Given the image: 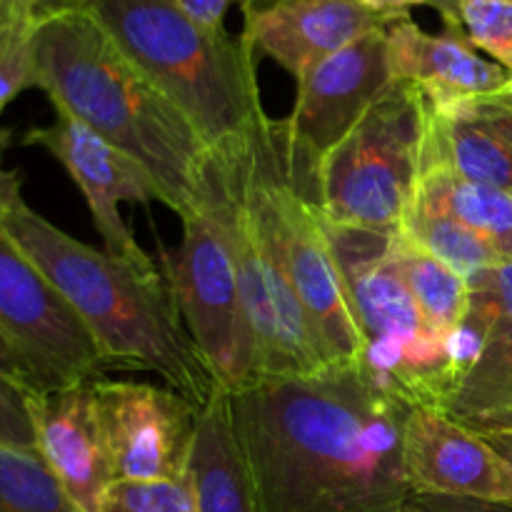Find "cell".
Here are the masks:
<instances>
[{"label":"cell","instance_id":"cell-1","mask_svg":"<svg viewBox=\"0 0 512 512\" xmlns=\"http://www.w3.org/2000/svg\"><path fill=\"white\" fill-rule=\"evenodd\" d=\"M230 398L258 512H408L403 440L415 405L363 363L265 378Z\"/></svg>","mask_w":512,"mask_h":512},{"label":"cell","instance_id":"cell-2","mask_svg":"<svg viewBox=\"0 0 512 512\" xmlns=\"http://www.w3.org/2000/svg\"><path fill=\"white\" fill-rule=\"evenodd\" d=\"M35 88L55 110L143 165L158 183L163 205L180 220L198 213L208 143L83 8L38 23Z\"/></svg>","mask_w":512,"mask_h":512},{"label":"cell","instance_id":"cell-3","mask_svg":"<svg viewBox=\"0 0 512 512\" xmlns=\"http://www.w3.org/2000/svg\"><path fill=\"white\" fill-rule=\"evenodd\" d=\"M5 223L93 338L105 365L150 370L193 405L218 383L185 330L163 275L150 278L55 228L23 198L5 208Z\"/></svg>","mask_w":512,"mask_h":512},{"label":"cell","instance_id":"cell-4","mask_svg":"<svg viewBox=\"0 0 512 512\" xmlns=\"http://www.w3.org/2000/svg\"><path fill=\"white\" fill-rule=\"evenodd\" d=\"M78 8L188 115L210 150L268 118L243 35L198 23L175 0H80Z\"/></svg>","mask_w":512,"mask_h":512},{"label":"cell","instance_id":"cell-5","mask_svg":"<svg viewBox=\"0 0 512 512\" xmlns=\"http://www.w3.org/2000/svg\"><path fill=\"white\" fill-rule=\"evenodd\" d=\"M323 228L363 333L360 363L405 403L445 410L458 375L450 368L445 335L428 328L395 265V233L350 228L325 218Z\"/></svg>","mask_w":512,"mask_h":512},{"label":"cell","instance_id":"cell-6","mask_svg":"<svg viewBox=\"0 0 512 512\" xmlns=\"http://www.w3.org/2000/svg\"><path fill=\"white\" fill-rule=\"evenodd\" d=\"M245 180L250 203L303 305L325 368L360 363L363 333L350 308L320 210L295 190L285 170L280 120L265 118L245 140Z\"/></svg>","mask_w":512,"mask_h":512},{"label":"cell","instance_id":"cell-7","mask_svg":"<svg viewBox=\"0 0 512 512\" xmlns=\"http://www.w3.org/2000/svg\"><path fill=\"white\" fill-rule=\"evenodd\" d=\"M428 133L423 90L393 80L325 158L315 208L330 223L398 233L423 178Z\"/></svg>","mask_w":512,"mask_h":512},{"label":"cell","instance_id":"cell-8","mask_svg":"<svg viewBox=\"0 0 512 512\" xmlns=\"http://www.w3.org/2000/svg\"><path fill=\"white\" fill-rule=\"evenodd\" d=\"M160 273L173 293L190 340L215 383L228 393L263 378L260 353L220 220L208 208L183 218V240L160 253Z\"/></svg>","mask_w":512,"mask_h":512},{"label":"cell","instance_id":"cell-9","mask_svg":"<svg viewBox=\"0 0 512 512\" xmlns=\"http://www.w3.org/2000/svg\"><path fill=\"white\" fill-rule=\"evenodd\" d=\"M385 28L363 35L300 75L293 113L280 120L283 160L295 190L315 205L325 158L393 83Z\"/></svg>","mask_w":512,"mask_h":512},{"label":"cell","instance_id":"cell-10","mask_svg":"<svg viewBox=\"0 0 512 512\" xmlns=\"http://www.w3.org/2000/svg\"><path fill=\"white\" fill-rule=\"evenodd\" d=\"M0 200V333L18 348L43 390L103 378L105 360L63 295L25 255Z\"/></svg>","mask_w":512,"mask_h":512},{"label":"cell","instance_id":"cell-11","mask_svg":"<svg viewBox=\"0 0 512 512\" xmlns=\"http://www.w3.org/2000/svg\"><path fill=\"white\" fill-rule=\"evenodd\" d=\"M100 438L115 480L188 478L198 405L173 388L133 380H93Z\"/></svg>","mask_w":512,"mask_h":512},{"label":"cell","instance_id":"cell-12","mask_svg":"<svg viewBox=\"0 0 512 512\" xmlns=\"http://www.w3.org/2000/svg\"><path fill=\"white\" fill-rule=\"evenodd\" d=\"M23 145L43 148L68 170L75 185L83 190L93 225L103 238V248L110 258L150 278L163 275L120 218V203L148 205L153 200L163 203L158 183L150 178L143 165L105 143L100 135L63 110H55V120L50 125L28 130Z\"/></svg>","mask_w":512,"mask_h":512},{"label":"cell","instance_id":"cell-13","mask_svg":"<svg viewBox=\"0 0 512 512\" xmlns=\"http://www.w3.org/2000/svg\"><path fill=\"white\" fill-rule=\"evenodd\" d=\"M403 455L413 493L512 505V465L445 410H410Z\"/></svg>","mask_w":512,"mask_h":512},{"label":"cell","instance_id":"cell-14","mask_svg":"<svg viewBox=\"0 0 512 512\" xmlns=\"http://www.w3.org/2000/svg\"><path fill=\"white\" fill-rule=\"evenodd\" d=\"M243 38L255 55L275 60L295 80L390 20L360 0H243Z\"/></svg>","mask_w":512,"mask_h":512},{"label":"cell","instance_id":"cell-15","mask_svg":"<svg viewBox=\"0 0 512 512\" xmlns=\"http://www.w3.org/2000/svg\"><path fill=\"white\" fill-rule=\"evenodd\" d=\"M93 380L30 393L38 453L83 512H103L115 483L93 405Z\"/></svg>","mask_w":512,"mask_h":512},{"label":"cell","instance_id":"cell-16","mask_svg":"<svg viewBox=\"0 0 512 512\" xmlns=\"http://www.w3.org/2000/svg\"><path fill=\"white\" fill-rule=\"evenodd\" d=\"M385 35L393 78L423 90L433 108L495 95L510 78V70L483 58L455 28L433 35L405 15L390 20Z\"/></svg>","mask_w":512,"mask_h":512},{"label":"cell","instance_id":"cell-17","mask_svg":"<svg viewBox=\"0 0 512 512\" xmlns=\"http://www.w3.org/2000/svg\"><path fill=\"white\" fill-rule=\"evenodd\" d=\"M512 193V108L495 95L433 108L425 165Z\"/></svg>","mask_w":512,"mask_h":512},{"label":"cell","instance_id":"cell-18","mask_svg":"<svg viewBox=\"0 0 512 512\" xmlns=\"http://www.w3.org/2000/svg\"><path fill=\"white\" fill-rule=\"evenodd\" d=\"M188 483L195 512H258L253 480L233 418V398L215 388L198 408Z\"/></svg>","mask_w":512,"mask_h":512},{"label":"cell","instance_id":"cell-19","mask_svg":"<svg viewBox=\"0 0 512 512\" xmlns=\"http://www.w3.org/2000/svg\"><path fill=\"white\" fill-rule=\"evenodd\" d=\"M418 190L478 233L500 263H512V193L468 183L443 168L423 170Z\"/></svg>","mask_w":512,"mask_h":512},{"label":"cell","instance_id":"cell-20","mask_svg":"<svg viewBox=\"0 0 512 512\" xmlns=\"http://www.w3.org/2000/svg\"><path fill=\"white\" fill-rule=\"evenodd\" d=\"M398 233L408 243L418 245L420 250L448 265L463 280L473 278L478 270L500 263L495 250L478 233H473L468 225L460 223L443 205L430 200L420 190L415 193L410 208L405 210Z\"/></svg>","mask_w":512,"mask_h":512},{"label":"cell","instance_id":"cell-21","mask_svg":"<svg viewBox=\"0 0 512 512\" xmlns=\"http://www.w3.org/2000/svg\"><path fill=\"white\" fill-rule=\"evenodd\" d=\"M393 258L428 328L443 335L458 328L470 308L468 283L400 233H395Z\"/></svg>","mask_w":512,"mask_h":512},{"label":"cell","instance_id":"cell-22","mask_svg":"<svg viewBox=\"0 0 512 512\" xmlns=\"http://www.w3.org/2000/svg\"><path fill=\"white\" fill-rule=\"evenodd\" d=\"M512 408V325L495 328L478 363L460 378L445 403L455 420Z\"/></svg>","mask_w":512,"mask_h":512},{"label":"cell","instance_id":"cell-23","mask_svg":"<svg viewBox=\"0 0 512 512\" xmlns=\"http://www.w3.org/2000/svg\"><path fill=\"white\" fill-rule=\"evenodd\" d=\"M0 512H83L35 450L0 443Z\"/></svg>","mask_w":512,"mask_h":512},{"label":"cell","instance_id":"cell-24","mask_svg":"<svg viewBox=\"0 0 512 512\" xmlns=\"http://www.w3.org/2000/svg\"><path fill=\"white\" fill-rule=\"evenodd\" d=\"M30 0H3L0 5V113L23 90L35 88V30Z\"/></svg>","mask_w":512,"mask_h":512},{"label":"cell","instance_id":"cell-25","mask_svg":"<svg viewBox=\"0 0 512 512\" xmlns=\"http://www.w3.org/2000/svg\"><path fill=\"white\" fill-rule=\"evenodd\" d=\"M445 28H455L512 73V0H450L438 8Z\"/></svg>","mask_w":512,"mask_h":512},{"label":"cell","instance_id":"cell-26","mask_svg":"<svg viewBox=\"0 0 512 512\" xmlns=\"http://www.w3.org/2000/svg\"><path fill=\"white\" fill-rule=\"evenodd\" d=\"M103 512H195V503L188 478L160 483L115 480L105 493Z\"/></svg>","mask_w":512,"mask_h":512},{"label":"cell","instance_id":"cell-27","mask_svg":"<svg viewBox=\"0 0 512 512\" xmlns=\"http://www.w3.org/2000/svg\"><path fill=\"white\" fill-rule=\"evenodd\" d=\"M30 393L33 388H25L0 375V443L38 453L33 415H30Z\"/></svg>","mask_w":512,"mask_h":512},{"label":"cell","instance_id":"cell-28","mask_svg":"<svg viewBox=\"0 0 512 512\" xmlns=\"http://www.w3.org/2000/svg\"><path fill=\"white\" fill-rule=\"evenodd\" d=\"M470 288V305L483 310L495 328L512 325V263H498L478 270L465 280Z\"/></svg>","mask_w":512,"mask_h":512},{"label":"cell","instance_id":"cell-29","mask_svg":"<svg viewBox=\"0 0 512 512\" xmlns=\"http://www.w3.org/2000/svg\"><path fill=\"white\" fill-rule=\"evenodd\" d=\"M408 512H512V505L413 493V498L408 503Z\"/></svg>","mask_w":512,"mask_h":512},{"label":"cell","instance_id":"cell-30","mask_svg":"<svg viewBox=\"0 0 512 512\" xmlns=\"http://www.w3.org/2000/svg\"><path fill=\"white\" fill-rule=\"evenodd\" d=\"M0 375L25 385V388L43 390V385H40L38 375H35L33 368H30L28 360L18 353V348H15L3 333H0Z\"/></svg>","mask_w":512,"mask_h":512},{"label":"cell","instance_id":"cell-31","mask_svg":"<svg viewBox=\"0 0 512 512\" xmlns=\"http://www.w3.org/2000/svg\"><path fill=\"white\" fill-rule=\"evenodd\" d=\"M183 10H188L198 23L208 25V28H223L225 13L230 10V5L238 3V0H175ZM243 3V0H240Z\"/></svg>","mask_w":512,"mask_h":512},{"label":"cell","instance_id":"cell-32","mask_svg":"<svg viewBox=\"0 0 512 512\" xmlns=\"http://www.w3.org/2000/svg\"><path fill=\"white\" fill-rule=\"evenodd\" d=\"M433 3L435 0H360V5L365 10H370V13L385 20L405 18V15H410V8H418V5L433 8Z\"/></svg>","mask_w":512,"mask_h":512},{"label":"cell","instance_id":"cell-33","mask_svg":"<svg viewBox=\"0 0 512 512\" xmlns=\"http://www.w3.org/2000/svg\"><path fill=\"white\" fill-rule=\"evenodd\" d=\"M468 428L478 430V433L488 435V433H512V408H503V410H493V413H483V415H473V418L460 420Z\"/></svg>","mask_w":512,"mask_h":512},{"label":"cell","instance_id":"cell-34","mask_svg":"<svg viewBox=\"0 0 512 512\" xmlns=\"http://www.w3.org/2000/svg\"><path fill=\"white\" fill-rule=\"evenodd\" d=\"M5 148H8V133H5V130H0V200H5V203H13V200L23 198V195H20L18 173H13V170H8L3 165Z\"/></svg>","mask_w":512,"mask_h":512},{"label":"cell","instance_id":"cell-35","mask_svg":"<svg viewBox=\"0 0 512 512\" xmlns=\"http://www.w3.org/2000/svg\"><path fill=\"white\" fill-rule=\"evenodd\" d=\"M30 3H33V10L35 15H38V20H45V18H53V15L58 13L75 10L80 0H30Z\"/></svg>","mask_w":512,"mask_h":512},{"label":"cell","instance_id":"cell-36","mask_svg":"<svg viewBox=\"0 0 512 512\" xmlns=\"http://www.w3.org/2000/svg\"><path fill=\"white\" fill-rule=\"evenodd\" d=\"M475 433H478V430H475ZM485 438H488L490 445H493V448L512 465V433H488Z\"/></svg>","mask_w":512,"mask_h":512},{"label":"cell","instance_id":"cell-37","mask_svg":"<svg viewBox=\"0 0 512 512\" xmlns=\"http://www.w3.org/2000/svg\"><path fill=\"white\" fill-rule=\"evenodd\" d=\"M495 98H500L505 105H510V108H512V73H510L508 83H505L503 88H500L498 93H495Z\"/></svg>","mask_w":512,"mask_h":512},{"label":"cell","instance_id":"cell-38","mask_svg":"<svg viewBox=\"0 0 512 512\" xmlns=\"http://www.w3.org/2000/svg\"><path fill=\"white\" fill-rule=\"evenodd\" d=\"M445 3H450V0H435V3H433V8H435V10H438V8H443Z\"/></svg>","mask_w":512,"mask_h":512},{"label":"cell","instance_id":"cell-39","mask_svg":"<svg viewBox=\"0 0 512 512\" xmlns=\"http://www.w3.org/2000/svg\"><path fill=\"white\" fill-rule=\"evenodd\" d=\"M0 5H3V0H0Z\"/></svg>","mask_w":512,"mask_h":512}]
</instances>
